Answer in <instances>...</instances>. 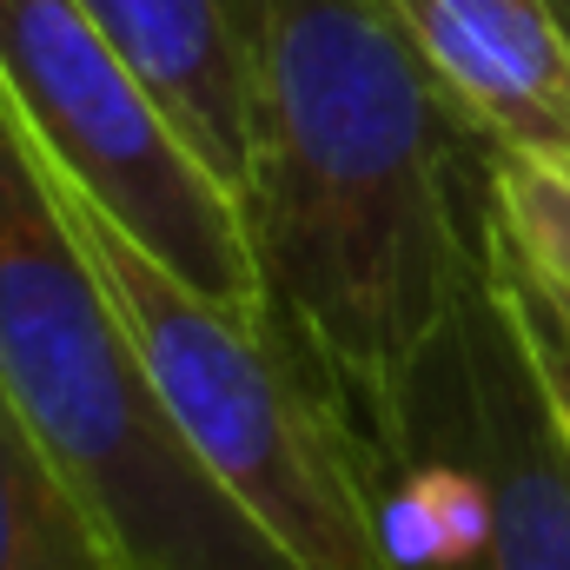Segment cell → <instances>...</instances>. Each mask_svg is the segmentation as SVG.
I'll list each match as a JSON object with an SVG mask.
<instances>
[{
    "instance_id": "cell-1",
    "label": "cell",
    "mask_w": 570,
    "mask_h": 570,
    "mask_svg": "<svg viewBox=\"0 0 570 570\" xmlns=\"http://www.w3.org/2000/svg\"><path fill=\"white\" fill-rule=\"evenodd\" d=\"M239 7L253 40L239 213L259 298L365 425L491 273L498 146L385 0Z\"/></svg>"
},
{
    "instance_id": "cell-2",
    "label": "cell",
    "mask_w": 570,
    "mask_h": 570,
    "mask_svg": "<svg viewBox=\"0 0 570 570\" xmlns=\"http://www.w3.org/2000/svg\"><path fill=\"white\" fill-rule=\"evenodd\" d=\"M0 385L140 570H305L199 464L67 199L0 100Z\"/></svg>"
},
{
    "instance_id": "cell-3",
    "label": "cell",
    "mask_w": 570,
    "mask_h": 570,
    "mask_svg": "<svg viewBox=\"0 0 570 570\" xmlns=\"http://www.w3.org/2000/svg\"><path fill=\"white\" fill-rule=\"evenodd\" d=\"M60 199L199 464L305 570H379L365 431L285 325L166 273L73 186H60Z\"/></svg>"
},
{
    "instance_id": "cell-4",
    "label": "cell",
    "mask_w": 570,
    "mask_h": 570,
    "mask_svg": "<svg viewBox=\"0 0 570 570\" xmlns=\"http://www.w3.org/2000/svg\"><path fill=\"white\" fill-rule=\"evenodd\" d=\"M0 100L60 186L186 285L266 312L239 193L206 173L80 0H0Z\"/></svg>"
},
{
    "instance_id": "cell-5",
    "label": "cell",
    "mask_w": 570,
    "mask_h": 570,
    "mask_svg": "<svg viewBox=\"0 0 570 570\" xmlns=\"http://www.w3.org/2000/svg\"><path fill=\"white\" fill-rule=\"evenodd\" d=\"M399 385H419L478 458L498 511L491 570H570V451L491 273Z\"/></svg>"
},
{
    "instance_id": "cell-6",
    "label": "cell",
    "mask_w": 570,
    "mask_h": 570,
    "mask_svg": "<svg viewBox=\"0 0 570 570\" xmlns=\"http://www.w3.org/2000/svg\"><path fill=\"white\" fill-rule=\"evenodd\" d=\"M464 120L511 159L570 166V27L558 0H385Z\"/></svg>"
},
{
    "instance_id": "cell-7",
    "label": "cell",
    "mask_w": 570,
    "mask_h": 570,
    "mask_svg": "<svg viewBox=\"0 0 570 570\" xmlns=\"http://www.w3.org/2000/svg\"><path fill=\"white\" fill-rule=\"evenodd\" d=\"M219 186H246L253 40L239 0H80Z\"/></svg>"
},
{
    "instance_id": "cell-8",
    "label": "cell",
    "mask_w": 570,
    "mask_h": 570,
    "mask_svg": "<svg viewBox=\"0 0 570 570\" xmlns=\"http://www.w3.org/2000/svg\"><path fill=\"white\" fill-rule=\"evenodd\" d=\"M0 570H140L0 385Z\"/></svg>"
},
{
    "instance_id": "cell-9",
    "label": "cell",
    "mask_w": 570,
    "mask_h": 570,
    "mask_svg": "<svg viewBox=\"0 0 570 570\" xmlns=\"http://www.w3.org/2000/svg\"><path fill=\"white\" fill-rule=\"evenodd\" d=\"M491 285H498V298H504V312L518 325L531 379H538V392L551 405V425H558V438H564V451H570V298L551 279H538L504 246L498 226H491Z\"/></svg>"
},
{
    "instance_id": "cell-10",
    "label": "cell",
    "mask_w": 570,
    "mask_h": 570,
    "mask_svg": "<svg viewBox=\"0 0 570 570\" xmlns=\"http://www.w3.org/2000/svg\"><path fill=\"white\" fill-rule=\"evenodd\" d=\"M498 233L504 246L570 298V166L498 153Z\"/></svg>"
},
{
    "instance_id": "cell-11",
    "label": "cell",
    "mask_w": 570,
    "mask_h": 570,
    "mask_svg": "<svg viewBox=\"0 0 570 570\" xmlns=\"http://www.w3.org/2000/svg\"><path fill=\"white\" fill-rule=\"evenodd\" d=\"M558 13H564V27H570V0H558Z\"/></svg>"
}]
</instances>
